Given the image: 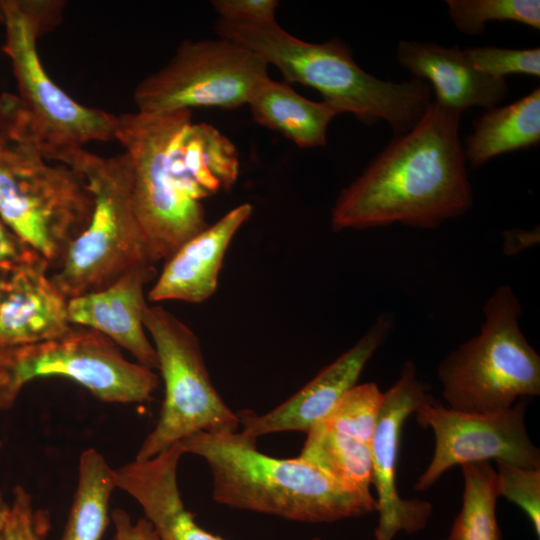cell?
Here are the masks:
<instances>
[{
  "label": "cell",
  "mask_w": 540,
  "mask_h": 540,
  "mask_svg": "<svg viewBox=\"0 0 540 540\" xmlns=\"http://www.w3.org/2000/svg\"><path fill=\"white\" fill-rule=\"evenodd\" d=\"M461 114L432 101L421 119L395 138L339 194L334 231L402 224L434 229L473 204L459 138Z\"/></svg>",
  "instance_id": "1"
},
{
  "label": "cell",
  "mask_w": 540,
  "mask_h": 540,
  "mask_svg": "<svg viewBox=\"0 0 540 540\" xmlns=\"http://www.w3.org/2000/svg\"><path fill=\"white\" fill-rule=\"evenodd\" d=\"M203 458L213 499L222 505L308 523H328L377 511L372 494L349 490L301 458L261 453L236 431L199 432L180 443Z\"/></svg>",
  "instance_id": "2"
},
{
  "label": "cell",
  "mask_w": 540,
  "mask_h": 540,
  "mask_svg": "<svg viewBox=\"0 0 540 540\" xmlns=\"http://www.w3.org/2000/svg\"><path fill=\"white\" fill-rule=\"evenodd\" d=\"M94 198L84 176L48 160L18 96L0 97V218L58 269L90 222Z\"/></svg>",
  "instance_id": "3"
},
{
  "label": "cell",
  "mask_w": 540,
  "mask_h": 540,
  "mask_svg": "<svg viewBox=\"0 0 540 540\" xmlns=\"http://www.w3.org/2000/svg\"><path fill=\"white\" fill-rule=\"evenodd\" d=\"M215 31L275 66L286 81L316 89L323 101L340 113H352L365 124L387 121L395 136L409 131L432 103V91L425 81L378 79L358 66L348 47L337 38L306 42L276 21L247 24L219 19Z\"/></svg>",
  "instance_id": "4"
},
{
  "label": "cell",
  "mask_w": 540,
  "mask_h": 540,
  "mask_svg": "<svg viewBox=\"0 0 540 540\" xmlns=\"http://www.w3.org/2000/svg\"><path fill=\"white\" fill-rule=\"evenodd\" d=\"M191 110L117 116L115 139L130 165L132 207L156 264L205 229L209 196L184 165L177 139Z\"/></svg>",
  "instance_id": "5"
},
{
  "label": "cell",
  "mask_w": 540,
  "mask_h": 540,
  "mask_svg": "<svg viewBox=\"0 0 540 540\" xmlns=\"http://www.w3.org/2000/svg\"><path fill=\"white\" fill-rule=\"evenodd\" d=\"M49 160L80 172L94 198L89 224L50 276L57 288L72 298L106 288L134 269L155 266L132 207L126 153L101 157L76 147L58 150Z\"/></svg>",
  "instance_id": "6"
},
{
  "label": "cell",
  "mask_w": 540,
  "mask_h": 540,
  "mask_svg": "<svg viewBox=\"0 0 540 540\" xmlns=\"http://www.w3.org/2000/svg\"><path fill=\"white\" fill-rule=\"evenodd\" d=\"M479 332L439 364L442 395L454 410L490 414L540 394V356L519 323L521 306L508 285L488 298Z\"/></svg>",
  "instance_id": "7"
},
{
  "label": "cell",
  "mask_w": 540,
  "mask_h": 540,
  "mask_svg": "<svg viewBox=\"0 0 540 540\" xmlns=\"http://www.w3.org/2000/svg\"><path fill=\"white\" fill-rule=\"evenodd\" d=\"M64 377L108 403H142L159 387L152 369L127 360L111 339L73 325L62 336L0 346V412L13 407L23 387L42 377Z\"/></svg>",
  "instance_id": "8"
},
{
  "label": "cell",
  "mask_w": 540,
  "mask_h": 540,
  "mask_svg": "<svg viewBox=\"0 0 540 540\" xmlns=\"http://www.w3.org/2000/svg\"><path fill=\"white\" fill-rule=\"evenodd\" d=\"M143 323L153 341L165 392L157 423L135 459L152 458L199 432L238 430V415L213 385L195 333L161 306H148Z\"/></svg>",
  "instance_id": "9"
},
{
  "label": "cell",
  "mask_w": 540,
  "mask_h": 540,
  "mask_svg": "<svg viewBox=\"0 0 540 540\" xmlns=\"http://www.w3.org/2000/svg\"><path fill=\"white\" fill-rule=\"evenodd\" d=\"M50 2L0 1L8 55L19 90V101L47 158L91 141L115 139L117 116L84 106L58 87L43 68L36 46Z\"/></svg>",
  "instance_id": "10"
},
{
  "label": "cell",
  "mask_w": 540,
  "mask_h": 540,
  "mask_svg": "<svg viewBox=\"0 0 540 540\" xmlns=\"http://www.w3.org/2000/svg\"><path fill=\"white\" fill-rule=\"evenodd\" d=\"M268 65L230 40L185 41L160 70L134 91L137 111L148 114L198 107L235 109L248 104L269 78Z\"/></svg>",
  "instance_id": "11"
},
{
  "label": "cell",
  "mask_w": 540,
  "mask_h": 540,
  "mask_svg": "<svg viewBox=\"0 0 540 540\" xmlns=\"http://www.w3.org/2000/svg\"><path fill=\"white\" fill-rule=\"evenodd\" d=\"M527 399H519L499 413H468L445 407L435 399L413 413L423 428L435 436L432 458L414 484L425 491L451 467L472 462H505L540 469V450L531 441L525 426Z\"/></svg>",
  "instance_id": "12"
},
{
  "label": "cell",
  "mask_w": 540,
  "mask_h": 540,
  "mask_svg": "<svg viewBox=\"0 0 540 540\" xmlns=\"http://www.w3.org/2000/svg\"><path fill=\"white\" fill-rule=\"evenodd\" d=\"M432 399L412 361L403 364L399 378L383 395L370 445L372 484L377 491L379 513L375 540H393L399 531L413 534L426 526L432 513L430 502L402 498L396 484L403 425L418 407Z\"/></svg>",
  "instance_id": "13"
},
{
  "label": "cell",
  "mask_w": 540,
  "mask_h": 540,
  "mask_svg": "<svg viewBox=\"0 0 540 540\" xmlns=\"http://www.w3.org/2000/svg\"><path fill=\"white\" fill-rule=\"evenodd\" d=\"M393 327L392 314H380L354 345L283 403L264 414L248 409L238 412L239 430L255 440L275 432L307 433L357 385L366 364L387 339Z\"/></svg>",
  "instance_id": "14"
},
{
  "label": "cell",
  "mask_w": 540,
  "mask_h": 540,
  "mask_svg": "<svg viewBox=\"0 0 540 540\" xmlns=\"http://www.w3.org/2000/svg\"><path fill=\"white\" fill-rule=\"evenodd\" d=\"M49 268L39 257L6 272L0 301V346L45 341L72 328L69 298L53 283Z\"/></svg>",
  "instance_id": "15"
},
{
  "label": "cell",
  "mask_w": 540,
  "mask_h": 540,
  "mask_svg": "<svg viewBox=\"0 0 540 540\" xmlns=\"http://www.w3.org/2000/svg\"><path fill=\"white\" fill-rule=\"evenodd\" d=\"M156 268L129 271L110 286L68 299L71 324L102 333L134 356L137 363L158 369V358L143 323L148 307L144 289Z\"/></svg>",
  "instance_id": "16"
},
{
  "label": "cell",
  "mask_w": 540,
  "mask_h": 540,
  "mask_svg": "<svg viewBox=\"0 0 540 540\" xmlns=\"http://www.w3.org/2000/svg\"><path fill=\"white\" fill-rule=\"evenodd\" d=\"M253 207L243 203L185 242L171 257L148 293V300L201 303L216 291L226 251Z\"/></svg>",
  "instance_id": "17"
},
{
  "label": "cell",
  "mask_w": 540,
  "mask_h": 540,
  "mask_svg": "<svg viewBox=\"0 0 540 540\" xmlns=\"http://www.w3.org/2000/svg\"><path fill=\"white\" fill-rule=\"evenodd\" d=\"M180 444L115 470L117 488L141 506L158 540H225L199 526L182 500L177 469L184 455Z\"/></svg>",
  "instance_id": "18"
},
{
  "label": "cell",
  "mask_w": 540,
  "mask_h": 540,
  "mask_svg": "<svg viewBox=\"0 0 540 540\" xmlns=\"http://www.w3.org/2000/svg\"><path fill=\"white\" fill-rule=\"evenodd\" d=\"M397 60L414 78L429 81L437 104L462 114L471 106L496 107L508 94L505 79L477 70L458 46L447 48L432 42L402 40Z\"/></svg>",
  "instance_id": "19"
},
{
  "label": "cell",
  "mask_w": 540,
  "mask_h": 540,
  "mask_svg": "<svg viewBox=\"0 0 540 540\" xmlns=\"http://www.w3.org/2000/svg\"><path fill=\"white\" fill-rule=\"evenodd\" d=\"M247 105L257 123L305 149L324 146L329 123L340 114L333 105L307 99L288 84L270 77L260 84Z\"/></svg>",
  "instance_id": "20"
},
{
  "label": "cell",
  "mask_w": 540,
  "mask_h": 540,
  "mask_svg": "<svg viewBox=\"0 0 540 540\" xmlns=\"http://www.w3.org/2000/svg\"><path fill=\"white\" fill-rule=\"evenodd\" d=\"M540 141V90L517 101L493 107L478 118L464 152L472 167L503 153L526 149Z\"/></svg>",
  "instance_id": "21"
},
{
  "label": "cell",
  "mask_w": 540,
  "mask_h": 540,
  "mask_svg": "<svg viewBox=\"0 0 540 540\" xmlns=\"http://www.w3.org/2000/svg\"><path fill=\"white\" fill-rule=\"evenodd\" d=\"M298 457L343 487L371 494L372 459L369 444L317 422L307 431Z\"/></svg>",
  "instance_id": "22"
},
{
  "label": "cell",
  "mask_w": 540,
  "mask_h": 540,
  "mask_svg": "<svg viewBox=\"0 0 540 540\" xmlns=\"http://www.w3.org/2000/svg\"><path fill=\"white\" fill-rule=\"evenodd\" d=\"M116 472L94 448L82 452L78 482L60 540H101L109 523Z\"/></svg>",
  "instance_id": "23"
},
{
  "label": "cell",
  "mask_w": 540,
  "mask_h": 540,
  "mask_svg": "<svg viewBox=\"0 0 540 540\" xmlns=\"http://www.w3.org/2000/svg\"><path fill=\"white\" fill-rule=\"evenodd\" d=\"M460 466L462 506L445 540H502L496 516L499 492L495 468L489 461Z\"/></svg>",
  "instance_id": "24"
},
{
  "label": "cell",
  "mask_w": 540,
  "mask_h": 540,
  "mask_svg": "<svg viewBox=\"0 0 540 540\" xmlns=\"http://www.w3.org/2000/svg\"><path fill=\"white\" fill-rule=\"evenodd\" d=\"M448 14L462 33L479 35L490 21H515L540 29L538 0H448Z\"/></svg>",
  "instance_id": "25"
},
{
  "label": "cell",
  "mask_w": 540,
  "mask_h": 540,
  "mask_svg": "<svg viewBox=\"0 0 540 540\" xmlns=\"http://www.w3.org/2000/svg\"><path fill=\"white\" fill-rule=\"evenodd\" d=\"M383 395L374 382L357 384L318 422L371 445Z\"/></svg>",
  "instance_id": "26"
},
{
  "label": "cell",
  "mask_w": 540,
  "mask_h": 540,
  "mask_svg": "<svg viewBox=\"0 0 540 540\" xmlns=\"http://www.w3.org/2000/svg\"><path fill=\"white\" fill-rule=\"evenodd\" d=\"M497 463L499 496L516 504L528 517L540 538V469L525 468L505 462Z\"/></svg>",
  "instance_id": "27"
},
{
  "label": "cell",
  "mask_w": 540,
  "mask_h": 540,
  "mask_svg": "<svg viewBox=\"0 0 540 540\" xmlns=\"http://www.w3.org/2000/svg\"><path fill=\"white\" fill-rule=\"evenodd\" d=\"M474 67L483 74L497 79H505L512 73L539 77L540 49H510L493 46L470 47L464 49Z\"/></svg>",
  "instance_id": "28"
},
{
  "label": "cell",
  "mask_w": 540,
  "mask_h": 540,
  "mask_svg": "<svg viewBox=\"0 0 540 540\" xmlns=\"http://www.w3.org/2000/svg\"><path fill=\"white\" fill-rule=\"evenodd\" d=\"M51 529L47 510L36 508L23 486H16L7 521V540H44Z\"/></svg>",
  "instance_id": "29"
},
{
  "label": "cell",
  "mask_w": 540,
  "mask_h": 540,
  "mask_svg": "<svg viewBox=\"0 0 540 540\" xmlns=\"http://www.w3.org/2000/svg\"><path fill=\"white\" fill-rule=\"evenodd\" d=\"M276 0H215L212 6L219 19L234 23L260 24L275 20Z\"/></svg>",
  "instance_id": "30"
},
{
  "label": "cell",
  "mask_w": 540,
  "mask_h": 540,
  "mask_svg": "<svg viewBox=\"0 0 540 540\" xmlns=\"http://www.w3.org/2000/svg\"><path fill=\"white\" fill-rule=\"evenodd\" d=\"M39 257L41 256L20 239L0 218V271H12Z\"/></svg>",
  "instance_id": "31"
},
{
  "label": "cell",
  "mask_w": 540,
  "mask_h": 540,
  "mask_svg": "<svg viewBox=\"0 0 540 540\" xmlns=\"http://www.w3.org/2000/svg\"><path fill=\"white\" fill-rule=\"evenodd\" d=\"M110 519L114 526L112 540H158L153 526L146 518L134 522L125 510L115 508Z\"/></svg>",
  "instance_id": "32"
},
{
  "label": "cell",
  "mask_w": 540,
  "mask_h": 540,
  "mask_svg": "<svg viewBox=\"0 0 540 540\" xmlns=\"http://www.w3.org/2000/svg\"><path fill=\"white\" fill-rule=\"evenodd\" d=\"M503 252L515 255L539 242V229H511L504 232Z\"/></svg>",
  "instance_id": "33"
},
{
  "label": "cell",
  "mask_w": 540,
  "mask_h": 540,
  "mask_svg": "<svg viewBox=\"0 0 540 540\" xmlns=\"http://www.w3.org/2000/svg\"><path fill=\"white\" fill-rule=\"evenodd\" d=\"M10 504L6 502L0 492V540H7V521L9 515Z\"/></svg>",
  "instance_id": "34"
},
{
  "label": "cell",
  "mask_w": 540,
  "mask_h": 540,
  "mask_svg": "<svg viewBox=\"0 0 540 540\" xmlns=\"http://www.w3.org/2000/svg\"><path fill=\"white\" fill-rule=\"evenodd\" d=\"M5 274H6V272L0 271V301H1V296H2V288H3V282H4Z\"/></svg>",
  "instance_id": "35"
},
{
  "label": "cell",
  "mask_w": 540,
  "mask_h": 540,
  "mask_svg": "<svg viewBox=\"0 0 540 540\" xmlns=\"http://www.w3.org/2000/svg\"><path fill=\"white\" fill-rule=\"evenodd\" d=\"M312 540H321L320 538H313Z\"/></svg>",
  "instance_id": "36"
},
{
  "label": "cell",
  "mask_w": 540,
  "mask_h": 540,
  "mask_svg": "<svg viewBox=\"0 0 540 540\" xmlns=\"http://www.w3.org/2000/svg\"><path fill=\"white\" fill-rule=\"evenodd\" d=\"M0 448H1V443H0Z\"/></svg>",
  "instance_id": "37"
}]
</instances>
